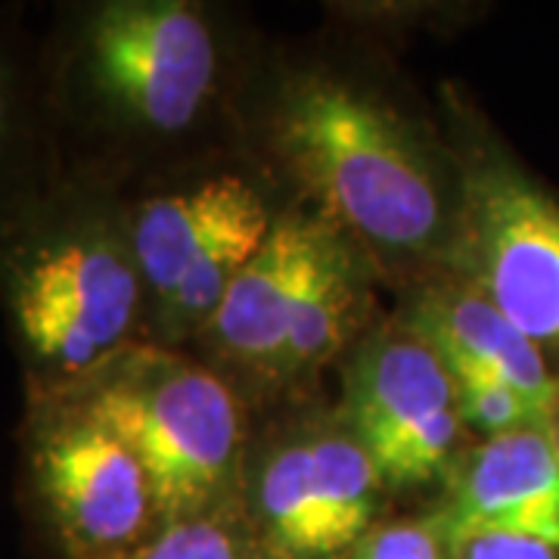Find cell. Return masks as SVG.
<instances>
[{
    "label": "cell",
    "mask_w": 559,
    "mask_h": 559,
    "mask_svg": "<svg viewBox=\"0 0 559 559\" xmlns=\"http://www.w3.org/2000/svg\"><path fill=\"white\" fill-rule=\"evenodd\" d=\"M35 116L13 60L0 50V230L50 190L32 187Z\"/></svg>",
    "instance_id": "obj_13"
},
{
    "label": "cell",
    "mask_w": 559,
    "mask_h": 559,
    "mask_svg": "<svg viewBox=\"0 0 559 559\" xmlns=\"http://www.w3.org/2000/svg\"><path fill=\"white\" fill-rule=\"evenodd\" d=\"M121 221L153 326L146 342L171 348L200 336L277 218L255 183L221 175L121 202Z\"/></svg>",
    "instance_id": "obj_6"
},
{
    "label": "cell",
    "mask_w": 559,
    "mask_h": 559,
    "mask_svg": "<svg viewBox=\"0 0 559 559\" xmlns=\"http://www.w3.org/2000/svg\"><path fill=\"white\" fill-rule=\"evenodd\" d=\"M340 419L367 448L389 491L448 479L466 451L454 377L401 318L358 345L345 373Z\"/></svg>",
    "instance_id": "obj_9"
},
{
    "label": "cell",
    "mask_w": 559,
    "mask_h": 559,
    "mask_svg": "<svg viewBox=\"0 0 559 559\" xmlns=\"http://www.w3.org/2000/svg\"><path fill=\"white\" fill-rule=\"evenodd\" d=\"M544 432H547V439H550V448H554V454H557L559 463V370L557 377H554V389H550V399L544 404Z\"/></svg>",
    "instance_id": "obj_18"
},
{
    "label": "cell",
    "mask_w": 559,
    "mask_h": 559,
    "mask_svg": "<svg viewBox=\"0 0 559 559\" xmlns=\"http://www.w3.org/2000/svg\"><path fill=\"white\" fill-rule=\"evenodd\" d=\"M454 559H559L557 544L520 535H495V532H473L451 540Z\"/></svg>",
    "instance_id": "obj_17"
},
{
    "label": "cell",
    "mask_w": 559,
    "mask_h": 559,
    "mask_svg": "<svg viewBox=\"0 0 559 559\" xmlns=\"http://www.w3.org/2000/svg\"><path fill=\"white\" fill-rule=\"evenodd\" d=\"M134 559H267L240 503L171 520Z\"/></svg>",
    "instance_id": "obj_14"
},
{
    "label": "cell",
    "mask_w": 559,
    "mask_h": 559,
    "mask_svg": "<svg viewBox=\"0 0 559 559\" xmlns=\"http://www.w3.org/2000/svg\"><path fill=\"white\" fill-rule=\"evenodd\" d=\"M460 277L544 355H559V200L503 153L460 175Z\"/></svg>",
    "instance_id": "obj_7"
},
{
    "label": "cell",
    "mask_w": 559,
    "mask_h": 559,
    "mask_svg": "<svg viewBox=\"0 0 559 559\" xmlns=\"http://www.w3.org/2000/svg\"><path fill=\"white\" fill-rule=\"evenodd\" d=\"M348 559H454V547L436 513L380 522Z\"/></svg>",
    "instance_id": "obj_16"
},
{
    "label": "cell",
    "mask_w": 559,
    "mask_h": 559,
    "mask_svg": "<svg viewBox=\"0 0 559 559\" xmlns=\"http://www.w3.org/2000/svg\"><path fill=\"white\" fill-rule=\"evenodd\" d=\"M280 159L340 234L373 259L454 255L460 190L417 128L377 94L333 75H299L274 109Z\"/></svg>",
    "instance_id": "obj_2"
},
{
    "label": "cell",
    "mask_w": 559,
    "mask_h": 559,
    "mask_svg": "<svg viewBox=\"0 0 559 559\" xmlns=\"http://www.w3.org/2000/svg\"><path fill=\"white\" fill-rule=\"evenodd\" d=\"M457 385V407L466 436L495 439L522 426L540 423L544 411L507 382L481 373H451Z\"/></svg>",
    "instance_id": "obj_15"
},
{
    "label": "cell",
    "mask_w": 559,
    "mask_h": 559,
    "mask_svg": "<svg viewBox=\"0 0 559 559\" xmlns=\"http://www.w3.org/2000/svg\"><path fill=\"white\" fill-rule=\"evenodd\" d=\"M215 72L218 50L200 10L106 0L69 22L53 91L62 112L103 140H165L200 119Z\"/></svg>",
    "instance_id": "obj_3"
},
{
    "label": "cell",
    "mask_w": 559,
    "mask_h": 559,
    "mask_svg": "<svg viewBox=\"0 0 559 559\" xmlns=\"http://www.w3.org/2000/svg\"><path fill=\"white\" fill-rule=\"evenodd\" d=\"M69 392L134 448L165 522L240 503V401L209 367L143 340Z\"/></svg>",
    "instance_id": "obj_4"
},
{
    "label": "cell",
    "mask_w": 559,
    "mask_h": 559,
    "mask_svg": "<svg viewBox=\"0 0 559 559\" xmlns=\"http://www.w3.org/2000/svg\"><path fill=\"white\" fill-rule=\"evenodd\" d=\"M22 485L60 559H134L165 516L134 448L75 395H28Z\"/></svg>",
    "instance_id": "obj_5"
},
{
    "label": "cell",
    "mask_w": 559,
    "mask_h": 559,
    "mask_svg": "<svg viewBox=\"0 0 559 559\" xmlns=\"http://www.w3.org/2000/svg\"><path fill=\"white\" fill-rule=\"evenodd\" d=\"M385 495L367 448L336 419L274 441L240 507L267 559H348L382 522Z\"/></svg>",
    "instance_id": "obj_8"
},
{
    "label": "cell",
    "mask_w": 559,
    "mask_h": 559,
    "mask_svg": "<svg viewBox=\"0 0 559 559\" xmlns=\"http://www.w3.org/2000/svg\"><path fill=\"white\" fill-rule=\"evenodd\" d=\"M432 513L451 540L495 532L559 547V463L544 423L466 448Z\"/></svg>",
    "instance_id": "obj_11"
},
{
    "label": "cell",
    "mask_w": 559,
    "mask_h": 559,
    "mask_svg": "<svg viewBox=\"0 0 559 559\" xmlns=\"http://www.w3.org/2000/svg\"><path fill=\"white\" fill-rule=\"evenodd\" d=\"M342 237L320 215L293 212L274 221L264 246L202 326L209 348L259 380L277 382L286 345Z\"/></svg>",
    "instance_id": "obj_10"
},
{
    "label": "cell",
    "mask_w": 559,
    "mask_h": 559,
    "mask_svg": "<svg viewBox=\"0 0 559 559\" xmlns=\"http://www.w3.org/2000/svg\"><path fill=\"white\" fill-rule=\"evenodd\" d=\"M0 301L28 395L79 389L134 348L146 301L121 202L94 183H53L0 230Z\"/></svg>",
    "instance_id": "obj_1"
},
{
    "label": "cell",
    "mask_w": 559,
    "mask_h": 559,
    "mask_svg": "<svg viewBox=\"0 0 559 559\" xmlns=\"http://www.w3.org/2000/svg\"><path fill=\"white\" fill-rule=\"evenodd\" d=\"M429 342L451 373L507 382L544 411L554 377L547 355L466 280H429L399 314Z\"/></svg>",
    "instance_id": "obj_12"
}]
</instances>
